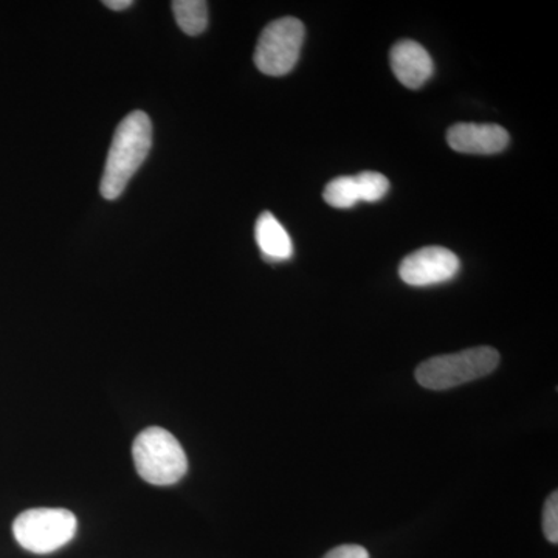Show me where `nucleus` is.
Segmentation results:
<instances>
[{"label":"nucleus","instance_id":"9d476101","mask_svg":"<svg viewBox=\"0 0 558 558\" xmlns=\"http://www.w3.org/2000/svg\"><path fill=\"white\" fill-rule=\"evenodd\" d=\"M175 22L190 36L202 35L208 27V3L204 0H175L172 2Z\"/></svg>","mask_w":558,"mask_h":558},{"label":"nucleus","instance_id":"4468645a","mask_svg":"<svg viewBox=\"0 0 558 558\" xmlns=\"http://www.w3.org/2000/svg\"><path fill=\"white\" fill-rule=\"evenodd\" d=\"M323 558H369V554L363 546L343 545L329 550Z\"/></svg>","mask_w":558,"mask_h":558},{"label":"nucleus","instance_id":"39448f33","mask_svg":"<svg viewBox=\"0 0 558 558\" xmlns=\"http://www.w3.org/2000/svg\"><path fill=\"white\" fill-rule=\"evenodd\" d=\"M304 25L296 17L270 22L258 39L255 64L264 75L284 76L295 69L304 43Z\"/></svg>","mask_w":558,"mask_h":558},{"label":"nucleus","instance_id":"f257e3e1","mask_svg":"<svg viewBox=\"0 0 558 558\" xmlns=\"http://www.w3.org/2000/svg\"><path fill=\"white\" fill-rule=\"evenodd\" d=\"M153 148V123L142 110L124 117L113 135L102 172L100 191L108 201L119 199Z\"/></svg>","mask_w":558,"mask_h":558},{"label":"nucleus","instance_id":"1a4fd4ad","mask_svg":"<svg viewBox=\"0 0 558 558\" xmlns=\"http://www.w3.org/2000/svg\"><path fill=\"white\" fill-rule=\"evenodd\" d=\"M255 236L264 259L270 260V263H281V260L292 258V240L271 213H263L256 220Z\"/></svg>","mask_w":558,"mask_h":558},{"label":"nucleus","instance_id":"ddd939ff","mask_svg":"<svg viewBox=\"0 0 558 558\" xmlns=\"http://www.w3.org/2000/svg\"><path fill=\"white\" fill-rule=\"evenodd\" d=\"M543 532L550 543H558V494L557 490L546 499L545 509H543Z\"/></svg>","mask_w":558,"mask_h":558},{"label":"nucleus","instance_id":"f03ea898","mask_svg":"<svg viewBox=\"0 0 558 558\" xmlns=\"http://www.w3.org/2000/svg\"><path fill=\"white\" fill-rule=\"evenodd\" d=\"M135 469L146 483L171 486L185 476L189 459L178 439L168 429H143L132 446Z\"/></svg>","mask_w":558,"mask_h":558},{"label":"nucleus","instance_id":"2eb2a0df","mask_svg":"<svg viewBox=\"0 0 558 558\" xmlns=\"http://www.w3.org/2000/svg\"><path fill=\"white\" fill-rule=\"evenodd\" d=\"M132 0H105V7L113 11H123L132 7Z\"/></svg>","mask_w":558,"mask_h":558},{"label":"nucleus","instance_id":"423d86ee","mask_svg":"<svg viewBox=\"0 0 558 558\" xmlns=\"http://www.w3.org/2000/svg\"><path fill=\"white\" fill-rule=\"evenodd\" d=\"M461 263L453 252L444 247H425L402 260L399 275L414 288L440 284L457 277Z\"/></svg>","mask_w":558,"mask_h":558},{"label":"nucleus","instance_id":"7ed1b4c3","mask_svg":"<svg viewBox=\"0 0 558 558\" xmlns=\"http://www.w3.org/2000/svg\"><path fill=\"white\" fill-rule=\"evenodd\" d=\"M498 365L497 349H465L457 354L438 355L421 363L416 369V380L421 387L444 391L486 377L494 373Z\"/></svg>","mask_w":558,"mask_h":558},{"label":"nucleus","instance_id":"9b49d317","mask_svg":"<svg viewBox=\"0 0 558 558\" xmlns=\"http://www.w3.org/2000/svg\"><path fill=\"white\" fill-rule=\"evenodd\" d=\"M326 204L333 208H352L359 204L360 193L357 180L355 175H344V178H337L330 180L326 185L325 193H323Z\"/></svg>","mask_w":558,"mask_h":558},{"label":"nucleus","instance_id":"6e6552de","mask_svg":"<svg viewBox=\"0 0 558 558\" xmlns=\"http://www.w3.org/2000/svg\"><path fill=\"white\" fill-rule=\"evenodd\" d=\"M389 60L396 78L409 89H421L435 72L428 51L414 40H399L392 47Z\"/></svg>","mask_w":558,"mask_h":558},{"label":"nucleus","instance_id":"f8f14e48","mask_svg":"<svg viewBox=\"0 0 558 558\" xmlns=\"http://www.w3.org/2000/svg\"><path fill=\"white\" fill-rule=\"evenodd\" d=\"M355 180H357L360 201L362 202L374 204V202L384 199L388 194V179L380 174V172H360V174L355 175Z\"/></svg>","mask_w":558,"mask_h":558},{"label":"nucleus","instance_id":"0eeeda50","mask_svg":"<svg viewBox=\"0 0 558 558\" xmlns=\"http://www.w3.org/2000/svg\"><path fill=\"white\" fill-rule=\"evenodd\" d=\"M509 134L498 124L459 123L447 132V143L461 154L490 156L508 148Z\"/></svg>","mask_w":558,"mask_h":558},{"label":"nucleus","instance_id":"20e7f679","mask_svg":"<svg viewBox=\"0 0 558 558\" xmlns=\"http://www.w3.org/2000/svg\"><path fill=\"white\" fill-rule=\"evenodd\" d=\"M78 521L68 509L25 510L13 523V534L22 548L33 554H50L75 537Z\"/></svg>","mask_w":558,"mask_h":558}]
</instances>
